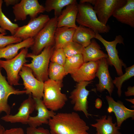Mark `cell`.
Masks as SVG:
<instances>
[{"instance_id":"cell-1","label":"cell","mask_w":134,"mask_h":134,"mask_svg":"<svg viewBox=\"0 0 134 134\" xmlns=\"http://www.w3.org/2000/svg\"><path fill=\"white\" fill-rule=\"evenodd\" d=\"M51 134H82L89 129L77 113H59L49 120Z\"/></svg>"},{"instance_id":"cell-2","label":"cell","mask_w":134,"mask_h":134,"mask_svg":"<svg viewBox=\"0 0 134 134\" xmlns=\"http://www.w3.org/2000/svg\"><path fill=\"white\" fill-rule=\"evenodd\" d=\"M62 82L49 79L44 82L43 101L48 109L54 112L62 109L67 100L66 95L61 92Z\"/></svg>"},{"instance_id":"cell-3","label":"cell","mask_w":134,"mask_h":134,"mask_svg":"<svg viewBox=\"0 0 134 134\" xmlns=\"http://www.w3.org/2000/svg\"><path fill=\"white\" fill-rule=\"evenodd\" d=\"M54 49V45L49 46L45 48L38 55L30 53L26 55V58H31L32 60L30 63L24 66L31 69L35 77L39 81L44 82L49 79L48 70L49 62Z\"/></svg>"},{"instance_id":"cell-4","label":"cell","mask_w":134,"mask_h":134,"mask_svg":"<svg viewBox=\"0 0 134 134\" xmlns=\"http://www.w3.org/2000/svg\"><path fill=\"white\" fill-rule=\"evenodd\" d=\"M78 9L76 22L79 25L90 29L99 34L107 33L109 32V26L103 24L99 21L91 4L79 3L78 4Z\"/></svg>"},{"instance_id":"cell-5","label":"cell","mask_w":134,"mask_h":134,"mask_svg":"<svg viewBox=\"0 0 134 134\" xmlns=\"http://www.w3.org/2000/svg\"><path fill=\"white\" fill-rule=\"evenodd\" d=\"M28 52V48H23L12 59L5 61L0 59V67L5 70L7 81L10 85L20 84L19 83L20 77L19 73L24 64L28 62L26 59Z\"/></svg>"},{"instance_id":"cell-6","label":"cell","mask_w":134,"mask_h":134,"mask_svg":"<svg viewBox=\"0 0 134 134\" xmlns=\"http://www.w3.org/2000/svg\"><path fill=\"white\" fill-rule=\"evenodd\" d=\"M57 18L50 19L42 29L34 38V43L30 47L32 53L39 54L45 47L54 45L55 32L57 28Z\"/></svg>"},{"instance_id":"cell-7","label":"cell","mask_w":134,"mask_h":134,"mask_svg":"<svg viewBox=\"0 0 134 134\" xmlns=\"http://www.w3.org/2000/svg\"><path fill=\"white\" fill-rule=\"evenodd\" d=\"M95 38L100 41L105 47L107 53V59L109 65L114 67L118 76L122 75V67L126 68V65L119 58L116 46L118 44H124L123 37L119 35L116 36L113 40L108 41L104 39L99 34L96 33Z\"/></svg>"},{"instance_id":"cell-8","label":"cell","mask_w":134,"mask_h":134,"mask_svg":"<svg viewBox=\"0 0 134 134\" xmlns=\"http://www.w3.org/2000/svg\"><path fill=\"white\" fill-rule=\"evenodd\" d=\"M12 9L15 21L24 20L28 16L31 19H33L45 11L44 7L37 0H21L13 6Z\"/></svg>"},{"instance_id":"cell-9","label":"cell","mask_w":134,"mask_h":134,"mask_svg":"<svg viewBox=\"0 0 134 134\" xmlns=\"http://www.w3.org/2000/svg\"><path fill=\"white\" fill-rule=\"evenodd\" d=\"M19 75L23 81L26 94L33 98L41 99L44 96V82L39 81L34 77L31 69L23 66Z\"/></svg>"},{"instance_id":"cell-10","label":"cell","mask_w":134,"mask_h":134,"mask_svg":"<svg viewBox=\"0 0 134 134\" xmlns=\"http://www.w3.org/2000/svg\"><path fill=\"white\" fill-rule=\"evenodd\" d=\"M92 82V81L78 83L69 96L71 103L73 105V110L76 111L82 112L87 118L91 115L88 111L87 99L90 91L86 89V87Z\"/></svg>"},{"instance_id":"cell-11","label":"cell","mask_w":134,"mask_h":134,"mask_svg":"<svg viewBox=\"0 0 134 134\" xmlns=\"http://www.w3.org/2000/svg\"><path fill=\"white\" fill-rule=\"evenodd\" d=\"M50 19L48 15L41 14L37 17L31 19L27 24L19 27L13 36L23 40L33 38Z\"/></svg>"},{"instance_id":"cell-12","label":"cell","mask_w":134,"mask_h":134,"mask_svg":"<svg viewBox=\"0 0 134 134\" xmlns=\"http://www.w3.org/2000/svg\"><path fill=\"white\" fill-rule=\"evenodd\" d=\"M127 1V0H96L93 8L99 21L106 25L114 12Z\"/></svg>"},{"instance_id":"cell-13","label":"cell","mask_w":134,"mask_h":134,"mask_svg":"<svg viewBox=\"0 0 134 134\" xmlns=\"http://www.w3.org/2000/svg\"><path fill=\"white\" fill-rule=\"evenodd\" d=\"M35 109L34 100L32 96L29 95L28 98L21 103L16 113L14 115L6 114L2 117L1 119L5 122L11 123L28 124L30 115Z\"/></svg>"},{"instance_id":"cell-14","label":"cell","mask_w":134,"mask_h":134,"mask_svg":"<svg viewBox=\"0 0 134 134\" xmlns=\"http://www.w3.org/2000/svg\"><path fill=\"white\" fill-rule=\"evenodd\" d=\"M109 64L107 58H103L99 61V66L96 74L99 82L96 84L97 91L101 93L106 90L111 96L114 86L113 80L108 70Z\"/></svg>"},{"instance_id":"cell-15","label":"cell","mask_w":134,"mask_h":134,"mask_svg":"<svg viewBox=\"0 0 134 134\" xmlns=\"http://www.w3.org/2000/svg\"><path fill=\"white\" fill-rule=\"evenodd\" d=\"M26 93L25 90L16 89L10 85L5 77L2 75L0 67V114L4 112L7 115L10 114L11 107L8 103V100L10 95H22Z\"/></svg>"},{"instance_id":"cell-16","label":"cell","mask_w":134,"mask_h":134,"mask_svg":"<svg viewBox=\"0 0 134 134\" xmlns=\"http://www.w3.org/2000/svg\"><path fill=\"white\" fill-rule=\"evenodd\" d=\"M106 99L108 105L107 112L109 113H114L116 117L118 126L120 127L123 123L129 118L134 119V110L128 108L122 101L120 100L116 101L109 95L106 96Z\"/></svg>"},{"instance_id":"cell-17","label":"cell","mask_w":134,"mask_h":134,"mask_svg":"<svg viewBox=\"0 0 134 134\" xmlns=\"http://www.w3.org/2000/svg\"><path fill=\"white\" fill-rule=\"evenodd\" d=\"M33 98L35 109L37 111V114L34 116H30L28 124L30 127H37L43 124H48L49 120L56 113L54 111L49 110L41 99Z\"/></svg>"},{"instance_id":"cell-18","label":"cell","mask_w":134,"mask_h":134,"mask_svg":"<svg viewBox=\"0 0 134 134\" xmlns=\"http://www.w3.org/2000/svg\"><path fill=\"white\" fill-rule=\"evenodd\" d=\"M78 10L76 0L66 6L57 18V28L67 27L76 29L78 27L76 22Z\"/></svg>"},{"instance_id":"cell-19","label":"cell","mask_w":134,"mask_h":134,"mask_svg":"<svg viewBox=\"0 0 134 134\" xmlns=\"http://www.w3.org/2000/svg\"><path fill=\"white\" fill-rule=\"evenodd\" d=\"M99 64V61L84 63L76 72L71 74V76L77 83L92 81L96 77Z\"/></svg>"},{"instance_id":"cell-20","label":"cell","mask_w":134,"mask_h":134,"mask_svg":"<svg viewBox=\"0 0 134 134\" xmlns=\"http://www.w3.org/2000/svg\"><path fill=\"white\" fill-rule=\"evenodd\" d=\"M112 16L121 23L134 27V0H127L126 3L116 10Z\"/></svg>"},{"instance_id":"cell-21","label":"cell","mask_w":134,"mask_h":134,"mask_svg":"<svg viewBox=\"0 0 134 134\" xmlns=\"http://www.w3.org/2000/svg\"><path fill=\"white\" fill-rule=\"evenodd\" d=\"M96 123L91 125L96 129L95 134H121L119 131L120 129L117 123H113L112 116L104 115L96 120Z\"/></svg>"},{"instance_id":"cell-22","label":"cell","mask_w":134,"mask_h":134,"mask_svg":"<svg viewBox=\"0 0 134 134\" xmlns=\"http://www.w3.org/2000/svg\"><path fill=\"white\" fill-rule=\"evenodd\" d=\"M34 43L33 38H30L19 43L10 44L3 48H0V59L2 58L7 60L12 59L18 54L20 50L30 47Z\"/></svg>"},{"instance_id":"cell-23","label":"cell","mask_w":134,"mask_h":134,"mask_svg":"<svg viewBox=\"0 0 134 134\" xmlns=\"http://www.w3.org/2000/svg\"><path fill=\"white\" fill-rule=\"evenodd\" d=\"M101 49L100 45L93 39L90 44L84 48L82 54L84 62L97 61L103 58H107V54Z\"/></svg>"},{"instance_id":"cell-24","label":"cell","mask_w":134,"mask_h":134,"mask_svg":"<svg viewBox=\"0 0 134 134\" xmlns=\"http://www.w3.org/2000/svg\"><path fill=\"white\" fill-rule=\"evenodd\" d=\"M75 29L67 27L57 28L54 35L55 49H63L72 41Z\"/></svg>"},{"instance_id":"cell-25","label":"cell","mask_w":134,"mask_h":134,"mask_svg":"<svg viewBox=\"0 0 134 134\" xmlns=\"http://www.w3.org/2000/svg\"><path fill=\"white\" fill-rule=\"evenodd\" d=\"M95 35L96 33L92 29L79 25L75 29L73 41L85 48L90 44Z\"/></svg>"},{"instance_id":"cell-26","label":"cell","mask_w":134,"mask_h":134,"mask_svg":"<svg viewBox=\"0 0 134 134\" xmlns=\"http://www.w3.org/2000/svg\"><path fill=\"white\" fill-rule=\"evenodd\" d=\"M75 0H47L44 7L45 11L49 12L54 10V17L57 18L61 14L63 8L74 2Z\"/></svg>"},{"instance_id":"cell-27","label":"cell","mask_w":134,"mask_h":134,"mask_svg":"<svg viewBox=\"0 0 134 134\" xmlns=\"http://www.w3.org/2000/svg\"><path fill=\"white\" fill-rule=\"evenodd\" d=\"M82 54L67 58L64 66L66 75L76 72L84 63Z\"/></svg>"},{"instance_id":"cell-28","label":"cell","mask_w":134,"mask_h":134,"mask_svg":"<svg viewBox=\"0 0 134 134\" xmlns=\"http://www.w3.org/2000/svg\"><path fill=\"white\" fill-rule=\"evenodd\" d=\"M66 75L64 66L51 62L50 63L48 70L49 79L56 81H62Z\"/></svg>"},{"instance_id":"cell-29","label":"cell","mask_w":134,"mask_h":134,"mask_svg":"<svg viewBox=\"0 0 134 134\" xmlns=\"http://www.w3.org/2000/svg\"><path fill=\"white\" fill-rule=\"evenodd\" d=\"M125 72L122 75L115 77L112 82L117 89V93L119 97L122 94L121 88L123 83L134 76V65L125 68Z\"/></svg>"},{"instance_id":"cell-30","label":"cell","mask_w":134,"mask_h":134,"mask_svg":"<svg viewBox=\"0 0 134 134\" xmlns=\"http://www.w3.org/2000/svg\"><path fill=\"white\" fill-rule=\"evenodd\" d=\"M3 1L0 0V27L3 30L10 32L14 36L19 27L17 24L12 23L2 12V6Z\"/></svg>"},{"instance_id":"cell-31","label":"cell","mask_w":134,"mask_h":134,"mask_svg":"<svg viewBox=\"0 0 134 134\" xmlns=\"http://www.w3.org/2000/svg\"><path fill=\"white\" fill-rule=\"evenodd\" d=\"M84 47L73 41L63 48L66 58L79 54H82Z\"/></svg>"},{"instance_id":"cell-32","label":"cell","mask_w":134,"mask_h":134,"mask_svg":"<svg viewBox=\"0 0 134 134\" xmlns=\"http://www.w3.org/2000/svg\"><path fill=\"white\" fill-rule=\"evenodd\" d=\"M66 57L62 48L54 49L51 57V62L64 66Z\"/></svg>"},{"instance_id":"cell-33","label":"cell","mask_w":134,"mask_h":134,"mask_svg":"<svg viewBox=\"0 0 134 134\" xmlns=\"http://www.w3.org/2000/svg\"><path fill=\"white\" fill-rule=\"evenodd\" d=\"M22 40L21 39L13 36H5L0 34V48H3L10 44L19 43Z\"/></svg>"},{"instance_id":"cell-34","label":"cell","mask_w":134,"mask_h":134,"mask_svg":"<svg viewBox=\"0 0 134 134\" xmlns=\"http://www.w3.org/2000/svg\"><path fill=\"white\" fill-rule=\"evenodd\" d=\"M27 134H51L50 131L43 127L29 126L26 129Z\"/></svg>"},{"instance_id":"cell-35","label":"cell","mask_w":134,"mask_h":134,"mask_svg":"<svg viewBox=\"0 0 134 134\" xmlns=\"http://www.w3.org/2000/svg\"><path fill=\"white\" fill-rule=\"evenodd\" d=\"M3 134H25L23 129L21 127L13 128L5 130Z\"/></svg>"},{"instance_id":"cell-36","label":"cell","mask_w":134,"mask_h":134,"mask_svg":"<svg viewBox=\"0 0 134 134\" xmlns=\"http://www.w3.org/2000/svg\"><path fill=\"white\" fill-rule=\"evenodd\" d=\"M125 96L129 97L134 95V87L129 86L127 88V90L125 92Z\"/></svg>"},{"instance_id":"cell-37","label":"cell","mask_w":134,"mask_h":134,"mask_svg":"<svg viewBox=\"0 0 134 134\" xmlns=\"http://www.w3.org/2000/svg\"><path fill=\"white\" fill-rule=\"evenodd\" d=\"M19 0H4V1L5 3L6 6L10 5H14L17 4L20 1Z\"/></svg>"},{"instance_id":"cell-38","label":"cell","mask_w":134,"mask_h":134,"mask_svg":"<svg viewBox=\"0 0 134 134\" xmlns=\"http://www.w3.org/2000/svg\"><path fill=\"white\" fill-rule=\"evenodd\" d=\"M95 107L98 109H100L102 105V101L99 98L96 99L95 100Z\"/></svg>"},{"instance_id":"cell-39","label":"cell","mask_w":134,"mask_h":134,"mask_svg":"<svg viewBox=\"0 0 134 134\" xmlns=\"http://www.w3.org/2000/svg\"><path fill=\"white\" fill-rule=\"evenodd\" d=\"M96 0H81L80 3H86L94 5Z\"/></svg>"},{"instance_id":"cell-40","label":"cell","mask_w":134,"mask_h":134,"mask_svg":"<svg viewBox=\"0 0 134 134\" xmlns=\"http://www.w3.org/2000/svg\"><path fill=\"white\" fill-rule=\"evenodd\" d=\"M5 130L4 128L0 124V134H3Z\"/></svg>"},{"instance_id":"cell-41","label":"cell","mask_w":134,"mask_h":134,"mask_svg":"<svg viewBox=\"0 0 134 134\" xmlns=\"http://www.w3.org/2000/svg\"><path fill=\"white\" fill-rule=\"evenodd\" d=\"M126 100L128 101L129 102L132 103L133 104H134V99H126Z\"/></svg>"},{"instance_id":"cell-42","label":"cell","mask_w":134,"mask_h":134,"mask_svg":"<svg viewBox=\"0 0 134 134\" xmlns=\"http://www.w3.org/2000/svg\"><path fill=\"white\" fill-rule=\"evenodd\" d=\"M0 33L1 34L5 35L6 34V31L2 29L0 27Z\"/></svg>"},{"instance_id":"cell-43","label":"cell","mask_w":134,"mask_h":134,"mask_svg":"<svg viewBox=\"0 0 134 134\" xmlns=\"http://www.w3.org/2000/svg\"><path fill=\"white\" fill-rule=\"evenodd\" d=\"M82 134H90L88 133L87 132H86L83 133Z\"/></svg>"}]
</instances>
